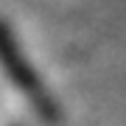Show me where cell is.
I'll return each instance as SVG.
<instances>
[{"label": "cell", "mask_w": 126, "mask_h": 126, "mask_svg": "<svg viewBox=\"0 0 126 126\" xmlns=\"http://www.w3.org/2000/svg\"><path fill=\"white\" fill-rule=\"evenodd\" d=\"M3 62L11 64V67H23V64L17 62V53H14L11 48H3ZM17 81H20L23 87H31V79H28V73H23V70H17Z\"/></svg>", "instance_id": "cell-1"}]
</instances>
